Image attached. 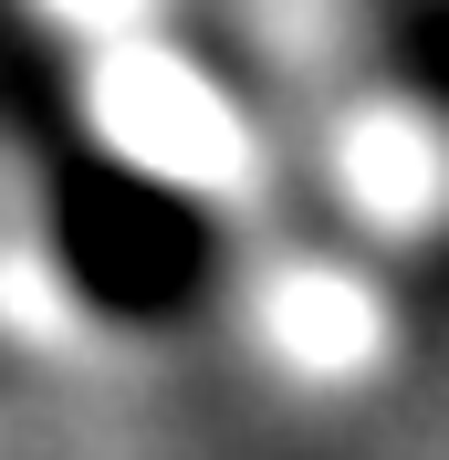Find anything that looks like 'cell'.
I'll return each instance as SVG.
<instances>
[{"mask_svg": "<svg viewBox=\"0 0 449 460\" xmlns=\"http://www.w3.org/2000/svg\"><path fill=\"white\" fill-rule=\"evenodd\" d=\"M115 84H126V105H136V115H126V157H136V168L178 178V189H241V178H251L241 115L198 84V74L136 53V63H115Z\"/></svg>", "mask_w": 449, "mask_h": 460, "instance_id": "1", "label": "cell"}, {"mask_svg": "<svg viewBox=\"0 0 449 460\" xmlns=\"http://www.w3.org/2000/svg\"><path fill=\"white\" fill-rule=\"evenodd\" d=\"M345 199H356L365 220H387V230L439 220V209H449L439 137H428L418 115H376V126H356V137H345Z\"/></svg>", "mask_w": 449, "mask_h": 460, "instance_id": "2", "label": "cell"}]
</instances>
